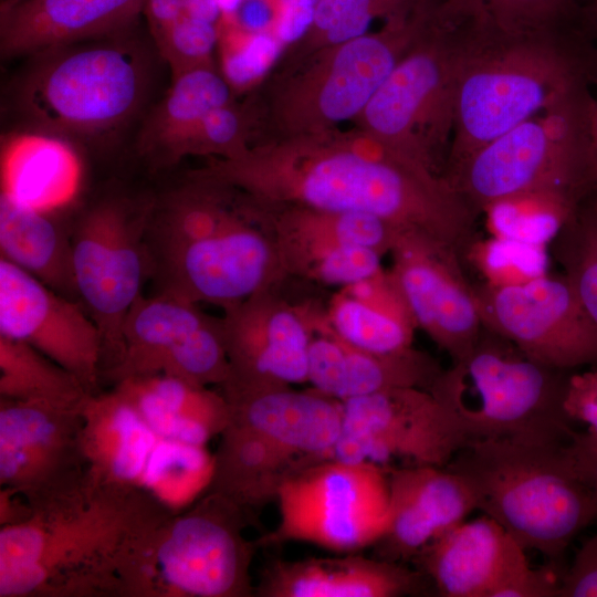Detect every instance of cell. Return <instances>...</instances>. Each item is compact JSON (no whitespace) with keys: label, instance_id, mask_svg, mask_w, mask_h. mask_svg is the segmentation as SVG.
<instances>
[{"label":"cell","instance_id":"cell-1","mask_svg":"<svg viewBox=\"0 0 597 597\" xmlns=\"http://www.w3.org/2000/svg\"><path fill=\"white\" fill-rule=\"evenodd\" d=\"M263 207L298 206L376 216L459 251L476 213L448 180L355 127L273 138L191 171Z\"/></svg>","mask_w":597,"mask_h":597},{"label":"cell","instance_id":"cell-2","mask_svg":"<svg viewBox=\"0 0 597 597\" xmlns=\"http://www.w3.org/2000/svg\"><path fill=\"white\" fill-rule=\"evenodd\" d=\"M146 253L155 293L195 304L224 308L287 280L266 211L192 172L155 198Z\"/></svg>","mask_w":597,"mask_h":597},{"label":"cell","instance_id":"cell-3","mask_svg":"<svg viewBox=\"0 0 597 597\" xmlns=\"http://www.w3.org/2000/svg\"><path fill=\"white\" fill-rule=\"evenodd\" d=\"M172 512L142 485L90 483L0 526V597H114L118 561Z\"/></svg>","mask_w":597,"mask_h":597},{"label":"cell","instance_id":"cell-4","mask_svg":"<svg viewBox=\"0 0 597 597\" xmlns=\"http://www.w3.org/2000/svg\"><path fill=\"white\" fill-rule=\"evenodd\" d=\"M596 77L597 49L580 27L511 31L472 20L458 71L444 176Z\"/></svg>","mask_w":597,"mask_h":597},{"label":"cell","instance_id":"cell-5","mask_svg":"<svg viewBox=\"0 0 597 597\" xmlns=\"http://www.w3.org/2000/svg\"><path fill=\"white\" fill-rule=\"evenodd\" d=\"M566 443L472 440L447 465L469 484L479 511L557 568L572 541L597 520V493L577 474Z\"/></svg>","mask_w":597,"mask_h":597},{"label":"cell","instance_id":"cell-6","mask_svg":"<svg viewBox=\"0 0 597 597\" xmlns=\"http://www.w3.org/2000/svg\"><path fill=\"white\" fill-rule=\"evenodd\" d=\"M252 516L207 491L143 530L121 556L115 597H251L259 548L244 528Z\"/></svg>","mask_w":597,"mask_h":597},{"label":"cell","instance_id":"cell-7","mask_svg":"<svg viewBox=\"0 0 597 597\" xmlns=\"http://www.w3.org/2000/svg\"><path fill=\"white\" fill-rule=\"evenodd\" d=\"M80 43L33 54L15 84L14 111L31 134L91 142L122 127L140 106L147 67L137 46Z\"/></svg>","mask_w":597,"mask_h":597},{"label":"cell","instance_id":"cell-8","mask_svg":"<svg viewBox=\"0 0 597 597\" xmlns=\"http://www.w3.org/2000/svg\"><path fill=\"white\" fill-rule=\"evenodd\" d=\"M566 378L483 326L473 347L442 369L429 391L470 441L567 442L575 430L562 408Z\"/></svg>","mask_w":597,"mask_h":597},{"label":"cell","instance_id":"cell-9","mask_svg":"<svg viewBox=\"0 0 597 597\" xmlns=\"http://www.w3.org/2000/svg\"><path fill=\"white\" fill-rule=\"evenodd\" d=\"M593 102L588 87L572 93L483 145L446 179L475 213L535 190L583 198L594 185Z\"/></svg>","mask_w":597,"mask_h":597},{"label":"cell","instance_id":"cell-10","mask_svg":"<svg viewBox=\"0 0 597 597\" xmlns=\"http://www.w3.org/2000/svg\"><path fill=\"white\" fill-rule=\"evenodd\" d=\"M431 0L388 19L384 29L318 50L291 65L271 94L274 138L337 127L364 111L397 63L425 32Z\"/></svg>","mask_w":597,"mask_h":597},{"label":"cell","instance_id":"cell-11","mask_svg":"<svg viewBox=\"0 0 597 597\" xmlns=\"http://www.w3.org/2000/svg\"><path fill=\"white\" fill-rule=\"evenodd\" d=\"M471 20L436 7L425 32L356 117V127L444 177L458 71Z\"/></svg>","mask_w":597,"mask_h":597},{"label":"cell","instance_id":"cell-12","mask_svg":"<svg viewBox=\"0 0 597 597\" xmlns=\"http://www.w3.org/2000/svg\"><path fill=\"white\" fill-rule=\"evenodd\" d=\"M155 197L104 195L70 220L78 298L102 336L101 380L122 352L125 316L148 279L146 233Z\"/></svg>","mask_w":597,"mask_h":597},{"label":"cell","instance_id":"cell-13","mask_svg":"<svg viewBox=\"0 0 597 597\" xmlns=\"http://www.w3.org/2000/svg\"><path fill=\"white\" fill-rule=\"evenodd\" d=\"M275 501L277 524L256 540L259 548L300 542L357 553L373 547L388 526L387 469L328 459L289 479Z\"/></svg>","mask_w":597,"mask_h":597},{"label":"cell","instance_id":"cell-14","mask_svg":"<svg viewBox=\"0 0 597 597\" xmlns=\"http://www.w3.org/2000/svg\"><path fill=\"white\" fill-rule=\"evenodd\" d=\"M343 402L334 458L388 468L447 467L470 440L448 409L427 389L392 388Z\"/></svg>","mask_w":597,"mask_h":597},{"label":"cell","instance_id":"cell-15","mask_svg":"<svg viewBox=\"0 0 597 597\" xmlns=\"http://www.w3.org/2000/svg\"><path fill=\"white\" fill-rule=\"evenodd\" d=\"M283 282L222 308L228 358L226 398L307 383L311 302H294Z\"/></svg>","mask_w":597,"mask_h":597},{"label":"cell","instance_id":"cell-16","mask_svg":"<svg viewBox=\"0 0 597 597\" xmlns=\"http://www.w3.org/2000/svg\"><path fill=\"white\" fill-rule=\"evenodd\" d=\"M226 366L219 317L185 300L142 293L125 316L119 359L103 379L115 385L132 377L165 374L211 385Z\"/></svg>","mask_w":597,"mask_h":597},{"label":"cell","instance_id":"cell-17","mask_svg":"<svg viewBox=\"0 0 597 597\" xmlns=\"http://www.w3.org/2000/svg\"><path fill=\"white\" fill-rule=\"evenodd\" d=\"M474 286L483 326L531 358L563 371L597 365V326L566 275L548 273L507 287Z\"/></svg>","mask_w":597,"mask_h":597},{"label":"cell","instance_id":"cell-18","mask_svg":"<svg viewBox=\"0 0 597 597\" xmlns=\"http://www.w3.org/2000/svg\"><path fill=\"white\" fill-rule=\"evenodd\" d=\"M525 552L482 514L443 533L412 562L443 597H558V569L532 567Z\"/></svg>","mask_w":597,"mask_h":597},{"label":"cell","instance_id":"cell-19","mask_svg":"<svg viewBox=\"0 0 597 597\" xmlns=\"http://www.w3.org/2000/svg\"><path fill=\"white\" fill-rule=\"evenodd\" d=\"M85 476L81 406L0 398V486L36 512L78 491Z\"/></svg>","mask_w":597,"mask_h":597},{"label":"cell","instance_id":"cell-20","mask_svg":"<svg viewBox=\"0 0 597 597\" xmlns=\"http://www.w3.org/2000/svg\"><path fill=\"white\" fill-rule=\"evenodd\" d=\"M388 269L417 329L451 362L478 341L483 323L475 286L459 250L421 231H402L389 253Z\"/></svg>","mask_w":597,"mask_h":597},{"label":"cell","instance_id":"cell-21","mask_svg":"<svg viewBox=\"0 0 597 597\" xmlns=\"http://www.w3.org/2000/svg\"><path fill=\"white\" fill-rule=\"evenodd\" d=\"M0 335L21 341L100 389L101 332L80 301L67 298L0 256Z\"/></svg>","mask_w":597,"mask_h":597},{"label":"cell","instance_id":"cell-22","mask_svg":"<svg viewBox=\"0 0 597 597\" xmlns=\"http://www.w3.org/2000/svg\"><path fill=\"white\" fill-rule=\"evenodd\" d=\"M389 522L373 556L412 562L431 542L478 510L469 484L447 467L387 468Z\"/></svg>","mask_w":597,"mask_h":597},{"label":"cell","instance_id":"cell-23","mask_svg":"<svg viewBox=\"0 0 597 597\" xmlns=\"http://www.w3.org/2000/svg\"><path fill=\"white\" fill-rule=\"evenodd\" d=\"M311 323L307 383L337 400L401 387L429 390L443 369L432 356L415 347L376 354L350 345L331 328L325 305L320 302L311 306Z\"/></svg>","mask_w":597,"mask_h":597},{"label":"cell","instance_id":"cell-24","mask_svg":"<svg viewBox=\"0 0 597 597\" xmlns=\"http://www.w3.org/2000/svg\"><path fill=\"white\" fill-rule=\"evenodd\" d=\"M145 0H15L0 3L2 57L46 50L125 30Z\"/></svg>","mask_w":597,"mask_h":597},{"label":"cell","instance_id":"cell-25","mask_svg":"<svg viewBox=\"0 0 597 597\" xmlns=\"http://www.w3.org/2000/svg\"><path fill=\"white\" fill-rule=\"evenodd\" d=\"M423 575L400 563L357 553L273 559L262 568L259 597H399L419 593Z\"/></svg>","mask_w":597,"mask_h":597},{"label":"cell","instance_id":"cell-26","mask_svg":"<svg viewBox=\"0 0 597 597\" xmlns=\"http://www.w3.org/2000/svg\"><path fill=\"white\" fill-rule=\"evenodd\" d=\"M219 437L207 491L227 496L251 516L275 501L289 479L320 463L274 434L231 418Z\"/></svg>","mask_w":597,"mask_h":597},{"label":"cell","instance_id":"cell-27","mask_svg":"<svg viewBox=\"0 0 597 597\" xmlns=\"http://www.w3.org/2000/svg\"><path fill=\"white\" fill-rule=\"evenodd\" d=\"M158 439L115 388L91 392L81 405V444L90 483L143 486Z\"/></svg>","mask_w":597,"mask_h":597},{"label":"cell","instance_id":"cell-28","mask_svg":"<svg viewBox=\"0 0 597 597\" xmlns=\"http://www.w3.org/2000/svg\"><path fill=\"white\" fill-rule=\"evenodd\" d=\"M151 431L164 440L206 446L230 421V406L221 391L156 374L113 385Z\"/></svg>","mask_w":597,"mask_h":597},{"label":"cell","instance_id":"cell-29","mask_svg":"<svg viewBox=\"0 0 597 597\" xmlns=\"http://www.w3.org/2000/svg\"><path fill=\"white\" fill-rule=\"evenodd\" d=\"M325 316L336 335L360 349L396 354L413 347L417 328L388 270L337 289Z\"/></svg>","mask_w":597,"mask_h":597},{"label":"cell","instance_id":"cell-30","mask_svg":"<svg viewBox=\"0 0 597 597\" xmlns=\"http://www.w3.org/2000/svg\"><path fill=\"white\" fill-rule=\"evenodd\" d=\"M0 256L56 293L80 301L73 270L70 220L0 193ZM81 302V301H80Z\"/></svg>","mask_w":597,"mask_h":597},{"label":"cell","instance_id":"cell-31","mask_svg":"<svg viewBox=\"0 0 597 597\" xmlns=\"http://www.w3.org/2000/svg\"><path fill=\"white\" fill-rule=\"evenodd\" d=\"M231 100L230 84L212 65L189 70L172 78L165 98L147 119L139 148L155 167L172 165L209 112Z\"/></svg>","mask_w":597,"mask_h":597},{"label":"cell","instance_id":"cell-32","mask_svg":"<svg viewBox=\"0 0 597 597\" xmlns=\"http://www.w3.org/2000/svg\"><path fill=\"white\" fill-rule=\"evenodd\" d=\"M260 206V205H259ZM276 247L307 242H333L389 254L402 232L367 213L317 210L298 206L263 207Z\"/></svg>","mask_w":597,"mask_h":597},{"label":"cell","instance_id":"cell-33","mask_svg":"<svg viewBox=\"0 0 597 597\" xmlns=\"http://www.w3.org/2000/svg\"><path fill=\"white\" fill-rule=\"evenodd\" d=\"M88 394L72 373L40 350L0 335V398L80 407Z\"/></svg>","mask_w":597,"mask_h":597},{"label":"cell","instance_id":"cell-34","mask_svg":"<svg viewBox=\"0 0 597 597\" xmlns=\"http://www.w3.org/2000/svg\"><path fill=\"white\" fill-rule=\"evenodd\" d=\"M580 199L562 190H535L494 201L482 212L491 235L548 247L573 220Z\"/></svg>","mask_w":597,"mask_h":597},{"label":"cell","instance_id":"cell-35","mask_svg":"<svg viewBox=\"0 0 597 597\" xmlns=\"http://www.w3.org/2000/svg\"><path fill=\"white\" fill-rule=\"evenodd\" d=\"M286 279L341 289L381 273L384 255L373 249L333 242L277 247Z\"/></svg>","mask_w":597,"mask_h":597},{"label":"cell","instance_id":"cell-36","mask_svg":"<svg viewBox=\"0 0 597 597\" xmlns=\"http://www.w3.org/2000/svg\"><path fill=\"white\" fill-rule=\"evenodd\" d=\"M214 457L206 446L158 439L142 484L172 511L199 499L210 486Z\"/></svg>","mask_w":597,"mask_h":597},{"label":"cell","instance_id":"cell-37","mask_svg":"<svg viewBox=\"0 0 597 597\" xmlns=\"http://www.w3.org/2000/svg\"><path fill=\"white\" fill-rule=\"evenodd\" d=\"M480 275L481 284L507 287L528 283L549 273L547 247L489 235H475L460 252Z\"/></svg>","mask_w":597,"mask_h":597},{"label":"cell","instance_id":"cell-38","mask_svg":"<svg viewBox=\"0 0 597 597\" xmlns=\"http://www.w3.org/2000/svg\"><path fill=\"white\" fill-rule=\"evenodd\" d=\"M449 13L504 30L579 27L582 0H438Z\"/></svg>","mask_w":597,"mask_h":597},{"label":"cell","instance_id":"cell-39","mask_svg":"<svg viewBox=\"0 0 597 597\" xmlns=\"http://www.w3.org/2000/svg\"><path fill=\"white\" fill-rule=\"evenodd\" d=\"M248 119L231 103L212 109L199 123L181 149L187 155L232 158L241 155L248 144Z\"/></svg>","mask_w":597,"mask_h":597},{"label":"cell","instance_id":"cell-40","mask_svg":"<svg viewBox=\"0 0 597 597\" xmlns=\"http://www.w3.org/2000/svg\"><path fill=\"white\" fill-rule=\"evenodd\" d=\"M217 41L216 24L184 13L157 48L169 64L174 78L189 70L212 65L211 56Z\"/></svg>","mask_w":597,"mask_h":597},{"label":"cell","instance_id":"cell-41","mask_svg":"<svg viewBox=\"0 0 597 597\" xmlns=\"http://www.w3.org/2000/svg\"><path fill=\"white\" fill-rule=\"evenodd\" d=\"M282 48L274 33H245L244 40L224 51V78L230 86L245 87L252 84L271 69L280 57Z\"/></svg>","mask_w":597,"mask_h":597},{"label":"cell","instance_id":"cell-42","mask_svg":"<svg viewBox=\"0 0 597 597\" xmlns=\"http://www.w3.org/2000/svg\"><path fill=\"white\" fill-rule=\"evenodd\" d=\"M576 226L578 238L566 260L565 275L585 312L597 326V223L589 216Z\"/></svg>","mask_w":597,"mask_h":597},{"label":"cell","instance_id":"cell-43","mask_svg":"<svg viewBox=\"0 0 597 597\" xmlns=\"http://www.w3.org/2000/svg\"><path fill=\"white\" fill-rule=\"evenodd\" d=\"M562 408L572 423L585 425L584 433L597 441V365L567 376Z\"/></svg>","mask_w":597,"mask_h":597},{"label":"cell","instance_id":"cell-44","mask_svg":"<svg viewBox=\"0 0 597 597\" xmlns=\"http://www.w3.org/2000/svg\"><path fill=\"white\" fill-rule=\"evenodd\" d=\"M558 597H597V532L583 543L563 573Z\"/></svg>","mask_w":597,"mask_h":597},{"label":"cell","instance_id":"cell-45","mask_svg":"<svg viewBox=\"0 0 597 597\" xmlns=\"http://www.w3.org/2000/svg\"><path fill=\"white\" fill-rule=\"evenodd\" d=\"M318 0H279L274 34L284 44L297 43L311 29Z\"/></svg>","mask_w":597,"mask_h":597},{"label":"cell","instance_id":"cell-46","mask_svg":"<svg viewBox=\"0 0 597 597\" xmlns=\"http://www.w3.org/2000/svg\"><path fill=\"white\" fill-rule=\"evenodd\" d=\"M566 450L577 474L597 493V441L575 431Z\"/></svg>","mask_w":597,"mask_h":597},{"label":"cell","instance_id":"cell-47","mask_svg":"<svg viewBox=\"0 0 597 597\" xmlns=\"http://www.w3.org/2000/svg\"><path fill=\"white\" fill-rule=\"evenodd\" d=\"M234 14L240 30L250 34L269 32L277 18L270 0H242Z\"/></svg>","mask_w":597,"mask_h":597},{"label":"cell","instance_id":"cell-48","mask_svg":"<svg viewBox=\"0 0 597 597\" xmlns=\"http://www.w3.org/2000/svg\"><path fill=\"white\" fill-rule=\"evenodd\" d=\"M143 11L153 38L158 44L185 13L184 0H145Z\"/></svg>","mask_w":597,"mask_h":597},{"label":"cell","instance_id":"cell-49","mask_svg":"<svg viewBox=\"0 0 597 597\" xmlns=\"http://www.w3.org/2000/svg\"><path fill=\"white\" fill-rule=\"evenodd\" d=\"M33 514V509L22 494L10 488H0V526L24 523Z\"/></svg>","mask_w":597,"mask_h":597},{"label":"cell","instance_id":"cell-50","mask_svg":"<svg viewBox=\"0 0 597 597\" xmlns=\"http://www.w3.org/2000/svg\"><path fill=\"white\" fill-rule=\"evenodd\" d=\"M185 14L216 24L222 11L217 0H184Z\"/></svg>","mask_w":597,"mask_h":597},{"label":"cell","instance_id":"cell-51","mask_svg":"<svg viewBox=\"0 0 597 597\" xmlns=\"http://www.w3.org/2000/svg\"><path fill=\"white\" fill-rule=\"evenodd\" d=\"M579 25L590 39H597V0L582 2Z\"/></svg>","mask_w":597,"mask_h":597},{"label":"cell","instance_id":"cell-52","mask_svg":"<svg viewBox=\"0 0 597 597\" xmlns=\"http://www.w3.org/2000/svg\"><path fill=\"white\" fill-rule=\"evenodd\" d=\"M591 151H593V181L597 185V98H594L590 115Z\"/></svg>","mask_w":597,"mask_h":597},{"label":"cell","instance_id":"cell-53","mask_svg":"<svg viewBox=\"0 0 597 597\" xmlns=\"http://www.w3.org/2000/svg\"><path fill=\"white\" fill-rule=\"evenodd\" d=\"M221 10L228 13L234 12L242 0H217Z\"/></svg>","mask_w":597,"mask_h":597},{"label":"cell","instance_id":"cell-54","mask_svg":"<svg viewBox=\"0 0 597 597\" xmlns=\"http://www.w3.org/2000/svg\"><path fill=\"white\" fill-rule=\"evenodd\" d=\"M12 1H15V0H1L0 3H7V2H12Z\"/></svg>","mask_w":597,"mask_h":597},{"label":"cell","instance_id":"cell-55","mask_svg":"<svg viewBox=\"0 0 597 597\" xmlns=\"http://www.w3.org/2000/svg\"><path fill=\"white\" fill-rule=\"evenodd\" d=\"M593 218L595 219V221L597 223V213L593 214Z\"/></svg>","mask_w":597,"mask_h":597},{"label":"cell","instance_id":"cell-56","mask_svg":"<svg viewBox=\"0 0 597 597\" xmlns=\"http://www.w3.org/2000/svg\"><path fill=\"white\" fill-rule=\"evenodd\" d=\"M593 190H597V185L593 188Z\"/></svg>","mask_w":597,"mask_h":597}]
</instances>
